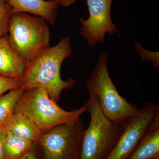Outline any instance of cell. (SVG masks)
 Returning a JSON list of instances; mask_svg holds the SVG:
<instances>
[{"label": "cell", "mask_w": 159, "mask_h": 159, "mask_svg": "<svg viewBox=\"0 0 159 159\" xmlns=\"http://www.w3.org/2000/svg\"><path fill=\"white\" fill-rule=\"evenodd\" d=\"M72 54L69 36L62 38L54 47L49 46L28 62L21 80V88L24 90L44 89L51 99L59 101L61 92L72 88L76 83L73 78L64 80L61 76L63 62Z\"/></svg>", "instance_id": "cell-1"}, {"label": "cell", "mask_w": 159, "mask_h": 159, "mask_svg": "<svg viewBox=\"0 0 159 159\" xmlns=\"http://www.w3.org/2000/svg\"><path fill=\"white\" fill-rule=\"evenodd\" d=\"M107 63V54L101 53L86 83L87 89L89 94L97 97L105 116L124 127L139 114L140 110L119 94L110 76Z\"/></svg>", "instance_id": "cell-2"}, {"label": "cell", "mask_w": 159, "mask_h": 159, "mask_svg": "<svg viewBox=\"0 0 159 159\" xmlns=\"http://www.w3.org/2000/svg\"><path fill=\"white\" fill-rule=\"evenodd\" d=\"M89 94L85 103L90 122L83 133L80 159H107L116 145L124 127L107 119L97 97Z\"/></svg>", "instance_id": "cell-3"}, {"label": "cell", "mask_w": 159, "mask_h": 159, "mask_svg": "<svg viewBox=\"0 0 159 159\" xmlns=\"http://www.w3.org/2000/svg\"><path fill=\"white\" fill-rule=\"evenodd\" d=\"M87 110L86 103L78 109L65 110L50 98L44 89L35 88L24 90L15 112L28 116L44 132L57 125L75 122Z\"/></svg>", "instance_id": "cell-4"}, {"label": "cell", "mask_w": 159, "mask_h": 159, "mask_svg": "<svg viewBox=\"0 0 159 159\" xmlns=\"http://www.w3.org/2000/svg\"><path fill=\"white\" fill-rule=\"evenodd\" d=\"M9 43L27 62L48 47L50 28L42 18L24 12L11 14L8 26Z\"/></svg>", "instance_id": "cell-5"}, {"label": "cell", "mask_w": 159, "mask_h": 159, "mask_svg": "<svg viewBox=\"0 0 159 159\" xmlns=\"http://www.w3.org/2000/svg\"><path fill=\"white\" fill-rule=\"evenodd\" d=\"M83 125L80 118L43 133L38 143L43 159H80Z\"/></svg>", "instance_id": "cell-6"}, {"label": "cell", "mask_w": 159, "mask_h": 159, "mask_svg": "<svg viewBox=\"0 0 159 159\" xmlns=\"http://www.w3.org/2000/svg\"><path fill=\"white\" fill-rule=\"evenodd\" d=\"M159 128V105L148 102L124 126L116 145L107 159H127L148 133Z\"/></svg>", "instance_id": "cell-7"}, {"label": "cell", "mask_w": 159, "mask_h": 159, "mask_svg": "<svg viewBox=\"0 0 159 159\" xmlns=\"http://www.w3.org/2000/svg\"><path fill=\"white\" fill-rule=\"evenodd\" d=\"M113 0H86L89 16L87 19H79L81 27L79 34L87 41L90 47L104 42L105 35L118 34V26L111 18Z\"/></svg>", "instance_id": "cell-8"}, {"label": "cell", "mask_w": 159, "mask_h": 159, "mask_svg": "<svg viewBox=\"0 0 159 159\" xmlns=\"http://www.w3.org/2000/svg\"><path fill=\"white\" fill-rule=\"evenodd\" d=\"M28 62L15 51L8 34L0 38V75L21 80Z\"/></svg>", "instance_id": "cell-9"}, {"label": "cell", "mask_w": 159, "mask_h": 159, "mask_svg": "<svg viewBox=\"0 0 159 159\" xmlns=\"http://www.w3.org/2000/svg\"><path fill=\"white\" fill-rule=\"evenodd\" d=\"M12 7V14L17 12L30 13L42 18L47 22L54 25L60 6L57 2L44 0H5Z\"/></svg>", "instance_id": "cell-10"}, {"label": "cell", "mask_w": 159, "mask_h": 159, "mask_svg": "<svg viewBox=\"0 0 159 159\" xmlns=\"http://www.w3.org/2000/svg\"><path fill=\"white\" fill-rule=\"evenodd\" d=\"M6 127L16 136L34 144L39 143L43 133L29 117L20 112H15Z\"/></svg>", "instance_id": "cell-11"}, {"label": "cell", "mask_w": 159, "mask_h": 159, "mask_svg": "<svg viewBox=\"0 0 159 159\" xmlns=\"http://www.w3.org/2000/svg\"><path fill=\"white\" fill-rule=\"evenodd\" d=\"M127 159H159V128L146 135Z\"/></svg>", "instance_id": "cell-12"}, {"label": "cell", "mask_w": 159, "mask_h": 159, "mask_svg": "<svg viewBox=\"0 0 159 159\" xmlns=\"http://www.w3.org/2000/svg\"><path fill=\"white\" fill-rule=\"evenodd\" d=\"M34 145L7 130L3 146V159H18L31 150Z\"/></svg>", "instance_id": "cell-13"}, {"label": "cell", "mask_w": 159, "mask_h": 159, "mask_svg": "<svg viewBox=\"0 0 159 159\" xmlns=\"http://www.w3.org/2000/svg\"><path fill=\"white\" fill-rule=\"evenodd\" d=\"M24 91L19 88L0 96V125L6 126L10 121Z\"/></svg>", "instance_id": "cell-14"}, {"label": "cell", "mask_w": 159, "mask_h": 159, "mask_svg": "<svg viewBox=\"0 0 159 159\" xmlns=\"http://www.w3.org/2000/svg\"><path fill=\"white\" fill-rule=\"evenodd\" d=\"M12 7L5 0H0V38L8 34V26Z\"/></svg>", "instance_id": "cell-15"}, {"label": "cell", "mask_w": 159, "mask_h": 159, "mask_svg": "<svg viewBox=\"0 0 159 159\" xmlns=\"http://www.w3.org/2000/svg\"><path fill=\"white\" fill-rule=\"evenodd\" d=\"M135 48L143 61H151L154 66L157 68L159 67V53L158 52H152L145 50L141 46L140 43L135 44Z\"/></svg>", "instance_id": "cell-16"}, {"label": "cell", "mask_w": 159, "mask_h": 159, "mask_svg": "<svg viewBox=\"0 0 159 159\" xmlns=\"http://www.w3.org/2000/svg\"><path fill=\"white\" fill-rule=\"evenodd\" d=\"M21 85V82L19 80L0 75V96L11 90L20 88Z\"/></svg>", "instance_id": "cell-17"}, {"label": "cell", "mask_w": 159, "mask_h": 159, "mask_svg": "<svg viewBox=\"0 0 159 159\" xmlns=\"http://www.w3.org/2000/svg\"><path fill=\"white\" fill-rule=\"evenodd\" d=\"M18 159H43L38 145L34 144L31 150Z\"/></svg>", "instance_id": "cell-18"}, {"label": "cell", "mask_w": 159, "mask_h": 159, "mask_svg": "<svg viewBox=\"0 0 159 159\" xmlns=\"http://www.w3.org/2000/svg\"><path fill=\"white\" fill-rule=\"evenodd\" d=\"M7 131L6 126L0 125V159H3V146Z\"/></svg>", "instance_id": "cell-19"}, {"label": "cell", "mask_w": 159, "mask_h": 159, "mask_svg": "<svg viewBox=\"0 0 159 159\" xmlns=\"http://www.w3.org/2000/svg\"><path fill=\"white\" fill-rule=\"evenodd\" d=\"M49 2H57L60 6L64 7H68L75 4L77 0H44Z\"/></svg>", "instance_id": "cell-20"}]
</instances>
